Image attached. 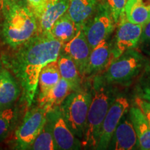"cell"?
I'll list each match as a JSON object with an SVG mask.
<instances>
[{
  "mask_svg": "<svg viewBox=\"0 0 150 150\" xmlns=\"http://www.w3.org/2000/svg\"><path fill=\"white\" fill-rule=\"evenodd\" d=\"M129 117L136 131L138 145L142 150H150V125L138 106L129 110Z\"/></svg>",
  "mask_w": 150,
  "mask_h": 150,
  "instance_id": "cell-18",
  "label": "cell"
},
{
  "mask_svg": "<svg viewBox=\"0 0 150 150\" xmlns=\"http://www.w3.org/2000/svg\"><path fill=\"white\" fill-rule=\"evenodd\" d=\"M60 74L61 78L67 81L73 91H79L82 88L83 77L73 60L66 54L60 53L57 60Z\"/></svg>",
  "mask_w": 150,
  "mask_h": 150,
  "instance_id": "cell-19",
  "label": "cell"
},
{
  "mask_svg": "<svg viewBox=\"0 0 150 150\" xmlns=\"http://www.w3.org/2000/svg\"><path fill=\"white\" fill-rule=\"evenodd\" d=\"M129 106L127 98L116 97L110 106L102 125L96 149H106L110 145L115 129Z\"/></svg>",
  "mask_w": 150,
  "mask_h": 150,
  "instance_id": "cell-10",
  "label": "cell"
},
{
  "mask_svg": "<svg viewBox=\"0 0 150 150\" xmlns=\"http://www.w3.org/2000/svg\"><path fill=\"white\" fill-rule=\"evenodd\" d=\"M112 61L110 43L105 39L92 49L85 77H93L106 70Z\"/></svg>",
  "mask_w": 150,
  "mask_h": 150,
  "instance_id": "cell-12",
  "label": "cell"
},
{
  "mask_svg": "<svg viewBox=\"0 0 150 150\" xmlns=\"http://www.w3.org/2000/svg\"><path fill=\"white\" fill-rule=\"evenodd\" d=\"M149 63L141 52L130 49L112 61L104 76L110 84L127 83L141 73Z\"/></svg>",
  "mask_w": 150,
  "mask_h": 150,
  "instance_id": "cell-5",
  "label": "cell"
},
{
  "mask_svg": "<svg viewBox=\"0 0 150 150\" xmlns=\"http://www.w3.org/2000/svg\"><path fill=\"white\" fill-rule=\"evenodd\" d=\"M24 1H26V0H24Z\"/></svg>",
  "mask_w": 150,
  "mask_h": 150,
  "instance_id": "cell-32",
  "label": "cell"
},
{
  "mask_svg": "<svg viewBox=\"0 0 150 150\" xmlns=\"http://www.w3.org/2000/svg\"><path fill=\"white\" fill-rule=\"evenodd\" d=\"M116 24L110 11L100 0L95 14L83 26L84 32L91 49L101 41L108 39L113 32Z\"/></svg>",
  "mask_w": 150,
  "mask_h": 150,
  "instance_id": "cell-6",
  "label": "cell"
},
{
  "mask_svg": "<svg viewBox=\"0 0 150 150\" xmlns=\"http://www.w3.org/2000/svg\"><path fill=\"white\" fill-rule=\"evenodd\" d=\"M14 115L13 110L11 108L0 110V140H2L8 134Z\"/></svg>",
  "mask_w": 150,
  "mask_h": 150,
  "instance_id": "cell-25",
  "label": "cell"
},
{
  "mask_svg": "<svg viewBox=\"0 0 150 150\" xmlns=\"http://www.w3.org/2000/svg\"><path fill=\"white\" fill-rule=\"evenodd\" d=\"M135 103L136 106L141 110L150 125V102L140 98V97H137L135 100Z\"/></svg>",
  "mask_w": 150,
  "mask_h": 150,
  "instance_id": "cell-29",
  "label": "cell"
},
{
  "mask_svg": "<svg viewBox=\"0 0 150 150\" xmlns=\"http://www.w3.org/2000/svg\"><path fill=\"white\" fill-rule=\"evenodd\" d=\"M70 0H48L38 20V32H50L53 24L68 10Z\"/></svg>",
  "mask_w": 150,
  "mask_h": 150,
  "instance_id": "cell-14",
  "label": "cell"
},
{
  "mask_svg": "<svg viewBox=\"0 0 150 150\" xmlns=\"http://www.w3.org/2000/svg\"><path fill=\"white\" fill-rule=\"evenodd\" d=\"M100 0H70L67 13L79 27H83L95 14Z\"/></svg>",
  "mask_w": 150,
  "mask_h": 150,
  "instance_id": "cell-15",
  "label": "cell"
},
{
  "mask_svg": "<svg viewBox=\"0 0 150 150\" xmlns=\"http://www.w3.org/2000/svg\"><path fill=\"white\" fill-rule=\"evenodd\" d=\"M117 24L115 37L112 44L110 43L112 61L127 50L137 47L143 27L129 22L127 18L125 11L121 15Z\"/></svg>",
  "mask_w": 150,
  "mask_h": 150,
  "instance_id": "cell-8",
  "label": "cell"
},
{
  "mask_svg": "<svg viewBox=\"0 0 150 150\" xmlns=\"http://www.w3.org/2000/svg\"><path fill=\"white\" fill-rule=\"evenodd\" d=\"M139 97L150 102V62L142 72L138 86Z\"/></svg>",
  "mask_w": 150,
  "mask_h": 150,
  "instance_id": "cell-24",
  "label": "cell"
},
{
  "mask_svg": "<svg viewBox=\"0 0 150 150\" xmlns=\"http://www.w3.org/2000/svg\"><path fill=\"white\" fill-rule=\"evenodd\" d=\"M91 50L82 27L70 41L63 44L61 53L66 54L73 60L83 79L86 76Z\"/></svg>",
  "mask_w": 150,
  "mask_h": 150,
  "instance_id": "cell-11",
  "label": "cell"
},
{
  "mask_svg": "<svg viewBox=\"0 0 150 150\" xmlns=\"http://www.w3.org/2000/svg\"><path fill=\"white\" fill-rule=\"evenodd\" d=\"M63 43L50 32L37 33L13 52L8 59H2L20 81L28 106H31L36 94L39 74L44 66L56 61Z\"/></svg>",
  "mask_w": 150,
  "mask_h": 150,
  "instance_id": "cell-1",
  "label": "cell"
},
{
  "mask_svg": "<svg viewBox=\"0 0 150 150\" xmlns=\"http://www.w3.org/2000/svg\"><path fill=\"white\" fill-rule=\"evenodd\" d=\"M38 21L24 0H6L0 17L3 42L13 50L38 33Z\"/></svg>",
  "mask_w": 150,
  "mask_h": 150,
  "instance_id": "cell-2",
  "label": "cell"
},
{
  "mask_svg": "<svg viewBox=\"0 0 150 150\" xmlns=\"http://www.w3.org/2000/svg\"><path fill=\"white\" fill-rule=\"evenodd\" d=\"M47 112V110L39 106L30 110L26 114L16 132V149H29L45 125Z\"/></svg>",
  "mask_w": 150,
  "mask_h": 150,
  "instance_id": "cell-7",
  "label": "cell"
},
{
  "mask_svg": "<svg viewBox=\"0 0 150 150\" xmlns=\"http://www.w3.org/2000/svg\"><path fill=\"white\" fill-rule=\"evenodd\" d=\"M110 85L103 75L98 74L92 77V99L81 142V147L96 149L103 121L115 99Z\"/></svg>",
  "mask_w": 150,
  "mask_h": 150,
  "instance_id": "cell-3",
  "label": "cell"
},
{
  "mask_svg": "<svg viewBox=\"0 0 150 150\" xmlns=\"http://www.w3.org/2000/svg\"><path fill=\"white\" fill-rule=\"evenodd\" d=\"M136 49L150 57V21L142 27L141 35Z\"/></svg>",
  "mask_w": 150,
  "mask_h": 150,
  "instance_id": "cell-27",
  "label": "cell"
},
{
  "mask_svg": "<svg viewBox=\"0 0 150 150\" xmlns=\"http://www.w3.org/2000/svg\"><path fill=\"white\" fill-rule=\"evenodd\" d=\"M112 149L115 150L133 149L138 143L136 133L130 117L123 115L116 127L112 139Z\"/></svg>",
  "mask_w": 150,
  "mask_h": 150,
  "instance_id": "cell-13",
  "label": "cell"
},
{
  "mask_svg": "<svg viewBox=\"0 0 150 150\" xmlns=\"http://www.w3.org/2000/svg\"><path fill=\"white\" fill-rule=\"evenodd\" d=\"M48 0H26L27 4L36 17L38 21L40 18Z\"/></svg>",
  "mask_w": 150,
  "mask_h": 150,
  "instance_id": "cell-28",
  "label": "cell"
},
{
  "mask_svg": "<svg viewBox=\"0 0 150 150\" xmlns=\"http://www.w3.org/2000/svg\"><path fill=\"white\" fill-rule=\"evenodd\" d=\"M61 78L57 61L50 62L41 70L38 77L40 90L38 97L44 96L51 90Z\"/></svg>",
  "mask_w": 150,
  "mask_h": 150,
  "instance_id": "cell-21",
  "label": "cell"
},
{
  "mask_svg": "<svg viewBox=\"0 0 150 150\" xmlns=\"http://www.w3.org/2000/svg\"><path fill=\"white\" fill-rule=\"evenodd\" d=\"M73 92L68 82L63 78L44 96L38 97L39 106L45 108L49 112L57 106H60L65 99Z\"/></svg>",
  "mask_w": 150,
  "mask_h": 150,
  "instance_id": "cell-17",
  "label": "cell"
},
{
  "mask_svg": "<svg viewBox=\"0 0 150 150\" xmlns=\"http://www.w3.org/2000/svg\"><path fill=\"white\" fill-rule=\"evenodd\" d=\"M91 99V90L82 88L72 92L60 106L67 126L74 136L81 139L85 131Z\"/></svg>",
  "mask_w": 150,
  "mask_h": 150,
  "instance_id": "cell-4",
  "label": "cell"
},
{
  "mask_svg": "<svg viewBox=\"0 0 150 150\" xmlns=\"http://www.w3.org/2000/svg\"><path fill=\"white\" fill-rule=\"evenodd\" d=\"M110 11L112 18L117 25L120 18L125 12L127 0H101Z\"/></svg>",
  "mask_w": 150,
  "mask_h": 150,
  "instance_id": "cell-26",
  "label": "cell"
},
{
  "mask_svg": "<svg viewBox=\"0 0 150 150\" xmlns=\"http://www.w3.org/2000/svg\"><path fill=\"white\" fill-rule=\"evenodd\" d=\"M81 27L76 24L69 15L65 13L58 19L53 24L50 33L63 44L70 41L79 30Z\"/></svg>",
  "mask_w": 150,
  "mask_h": 150,
  "instance_id": "cell-20",
  "label": "cell"
},
{
  "mask_svg": "<svg viewBox=\"0 0 150 150\" xmlns=\"http://www.w3.org/2000/svg\"><path fill=\"white\" fill-rule=\"evenodd\" d=\"M52 128L56 149H79L81 142L79 140L67 126L62 115L60 106L50 110L47 115Z\"/></svg>",
  "mask_w": 150,
  "mask_h": 150,
  "instance_id": "cell-9",
  "label": "cell"
},
{
  "mask_svg": "<svg viewBox=\"0 0 150 150\" xmlns=\"http://www.w3.org/2000/svg\"><path fill=\"white\" fill-rule=\"evenodd\" d=\"M5 2H6V0H0V17H1V13H2Z\"/></svg>",
  "mask_w": 150,
  "mask_h": 150,
  "instance_id": "cell-30",
  "label": "cell"
},
{
  "mask_svg": "<svg viewBox=\"0 0 150 150\" xmlns=\"http://www.w3.org/2000/svg\"><path fill=\"white\" fill-rule=\"evenodd\" d=\"M0 69H1V61H0Z\"/></svg>",
  "mask_w": 150,
  "mask_h": 150,
  "instance_id": "cell-31",
  "label": "cell"
},
{
  "mask_svg": "<svg viewBox=\"0 0 150 150\" xmlns=\"http://www.w3.org/2000/svg\"><path fill=\"white\" fill-rule=\"evenodd\" d=\"M29 149L33 150H54L56 149L55 142L52 133V128L47 117L44 127L38 136Z\"/></svg>",
  "mask_w": 150,
  "mask_h": 150,
  "instance_id": "cell-22",
  "label": "cell"
},
{
  "mask_svg": "<svg viewBox=\"0 0 150 150\" xmlns=\"http://www.w3.org/2000/svg\"><path fill=\"white\" fill-rule=\"evenodd\" d=\"M20 88L6 69H0V110L8 108L16 100Z\"/></svg>",
  "mask_w": 150,
  "mask_h": 150,
  "instance_id": "cell-16",
  "label": "cell"
},
{
  "mask_svg": "<svg viewBox=\"0 0 150 150\" xmlns=\"http://www.w3.org/2000/svg\"><path fill=\"white\" fill-rule=\"evenodd\" d=\"M125 14L129 22L144 26L150 21V8L136 2L125 9Z\"/></svg>",
  "mask_w": 150,
  "mask_h": 150,
  "instance_id": "cell-23",
  "label": "cell"
},
{
  "mask_svg": "<svg viewBox=\"0 0 150 150\" xmlns=\"http://www.w3.org/2000/svg\"><path fill=\"white\" fill-rule=\"evenodd\" d=\"M127 1H128V0H127Z\"/></svg>",
  "mask_w": 150,
  "mask_h": 150,
  "instance_id": "cell-33",
  "label": "cell"
}]
</instances>
